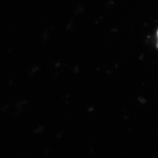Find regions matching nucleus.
Instances as JSON below:
<instances>
[{
    "mask_svg": "<svg viewBox=\"0 0 158 158\" xmlns=\"http://www.w3.org/2000/svg\"></svg>",
    "mask_w": 158,
    "mask_h": 158,
    "instance_id": "obj_1",
    "label": "nucleus"
}]
</instances>
